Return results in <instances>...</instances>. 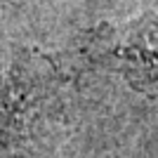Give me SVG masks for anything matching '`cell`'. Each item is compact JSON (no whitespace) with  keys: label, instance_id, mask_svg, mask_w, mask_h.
Here are the masks:
<instances>
[{"label":"cell","instance_id":"6da1fadb","mask_svg":"<svg viewBox=\"0 0 158 158\" xmlns=\"http://www.w3.org/2000/svg\"><path fill=\"white\" fill-rule=\"evenodd\" d=\"M85 54L92 64L125 80L137 92L158 94V14L102 24L87 35Z\"/></svg>","mask_w":158,"mask_h":158}]
</instances>
